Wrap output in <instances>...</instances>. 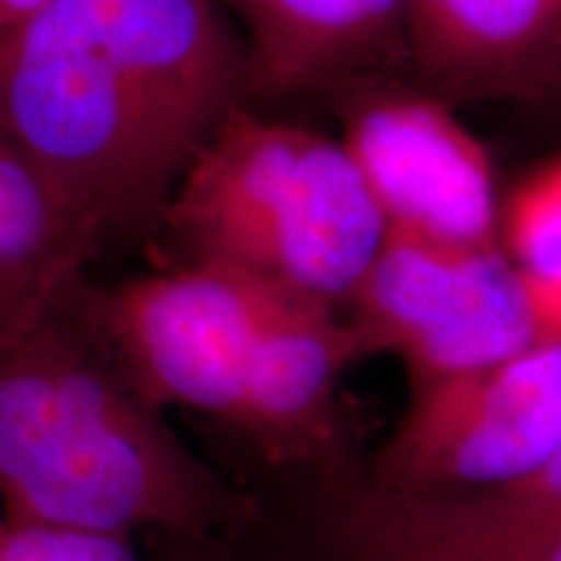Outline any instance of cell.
I'll list each match as a JSON object with an SVG mask.
<instances>
[{"label": "cell", "instance_id": "12", "mask_svg": "<svg viewBox=\"0 0 561 561\" xmlns=\"http://www.w3.org/2000/svg\"><path fill=\"white\" fill-rule=\"evenodd\" d=\"M94 261L37 167L0 128V307L16 331L50 318Z\"/></svg>", "mask_w": 561, "mask_h": 561}, {"label": "cell", "instance_id": "2", "mask_svg": "<svg viewBox=\"0 0 561 561\" xmlns=\"http://www.w3.org/2000/svg\"><path fill=\"white\" fill-rule=\"evenodd\" d=\"M159 411L102 339L83 280L50 318L0 343L5 523L125 538L208 525L219 489Z\"/></svg>", "mask_w": 561, "mask_h": 561}, {"label": "cell", "instance_id": "19", "mask_svg": "<svg viewBox=\"0 0 561 561\" xmlns=\"http://www.w3.org/2000/svg\"><path fill=\"white\" fill-rule=\"evenodd\" d=\"M553 96H561V83H559V89H557V91H553Z\"/></svg>", "mask_w": 561, "mask_h": 561}, {"label": "cell", "instance_id": "17", "mask_svg": "<svg viewBox=\"0 0 561 561\" xmlns=\"http://www.w3.org/2000/svg\"><path fill=\"white\" fill-rule=\"evenodd\" d=\"M19 335H21V333L16 331V325H13L9 314H5L3 307H0V343H5V341H13V339H19Z\"/></svg>", "mask_w": 561, "mask_h": 561}, {"label": "cell", "instance_id": "11", "mask_svg": "<svg viewBox=\"0 0 561 561\" xmlns=\"http://www.w3.org/2000/svg\"><path fill=\"white\" fill-rule=\"evenodd\" d=\"M359 356L341 310L278 289L252 346L234 424L273 445L320 439L343 369Z\"/></svg>", "mask_w": 561, "mask_h": 561}, {"label": "cell", "instance_id": "9", "mask_svg": "<svg viewBox=\"0 0 561 561\" xmlns=\"http://www.w3.org/2000/svg\"><path fill=\"white\" fill-rule=\"evenodd\" d=\"M409 53L434 96H553L561 0H411Z\"/></svg>", "mask_w": 561, "mask_h": 561}, {"label": "cell", "instance_id": "1", "mask_svg": "<svg viewBox=\"0 0 561 561\" xmlns=\"http://www.w3.org/2000/svg\"><path fill=\"white\" fill-rule=\"evenodd\" d=\"M244 91L248 45L221 0H45L0 34V128L96 257L161 229Z\"/></svg>", "mask_w": 561, "mask_h": 561}, {"label": "cell", "instance_id": "16", "mask_svg": "<svg viewBox=\"0 0 561 561\" xmlns=\"http://www.w3.org/2000/svg\"><path fill=\"white\" fill-rule=\"evenodd\" d=\"M45 0H0V34L30 19Z\"/></svg>", "mask_w": 561, "mask_h": 561}, {"label": "cell", "instance_id": "18", "mask_svg": "<svg viewBox=\"0 0 561 561\" xmlns=\"http://www.w3.org/2000/svg\"><path fill=\"white\" fill-rule=\"evenodd\" d=\"M3 530H5V517H3V512H0V536H3Z\"/></svg>", "mask_w": 561, "mask_h": 561}, {"label": "cell", "instance_id": "13", "mask_svg": "<svg viewBox=\"0 0 561 561\" xmlns=\"http://www.w3.org/2000/svg\"><path fill=\"white\" fill-rule=\"evenodd\" d=\"M500 244L520 273L543 341H561V161L517 185L500 208Z\"/></svg>", "mask_w": 561, "mask_h": 561}, {"label": "cell", "instance_id": "15", "mask_svg": "<svg viewBox=\"0 0 561 561\" xmlns=\"http://www.w3.org/2000/svg\"><path fill=\"white\" fill-rule=\"evenodd\" d=\"M515 486L517 489L541 491V494H557V496H561V453L549 462V466L543 468L541 473H536V476H533V479L523 481V483H515Z\"/></svg>", "mask_w": 561, "mask_h": 561}, {"label": "cell", "instance_id": "7", "mask_svg": "<svg viewBox=\"0 0 561 561\" xmlns=\"http://www.w3.org/2000/svg\"><path fill=\"white\" fill-rule=\"evenodd\" d=\"M341 144L388 231L455 248L500 242L491 157L450 102L411 89L367 91L351 102Z\"/></svg>", "mask_w": 561, "mask_h": 561}, {"label": "cell", "instance_id": "8", "mask_svg": "<svg viewBox=\"0 0 561 561\" xmlns=\"http://www.w3.org/2000/svg\"><path fill=\"white\" fill-rule=\"evenodd\" d=\"M346 538L362 561H561V496L380 489L348 512Z\"/></svg>", "mask_w": 561, "mask_h": 561}, {"label": "cell", "instance_id": "10", "mask_svg": "<svg viewBox=\"0 0 561 561\" xmlns=\"http://www.w3.org/2000/svg\"><path fill=\"white\" fill-rule=\"evenodd\" d=\"M244 26L250 91L335 87L409 50L411 0H221Z\"/></svg>", "mask_w": 561, "mask_h": 561}, {"label": "cell", "instance_id": "5", "mask_svg": "<svg viewBox=\"0 0 561 561\" xmlns=\"http://www.w3.org/2000/svg\"><path fill=\"white\" fill-rule=\"evenodd\" d=\"M276 291L229 265L185 261L123 280L117 289H89V310L153 405L234 424L252 346Z\"/></svg>", "mask_w": 561, "mask_h": 561}, {"label": "cell", "instance_id": "6", "mask_svg": "<svg viewBox=\"0 0 561 561\" xmlns=\"http://www.w3.org/2000/svg\"><path fill=\"white\" fill-rule=\"evenodd\" d=\"M561 453V341L413 390L380 455V489L479 494L541 473Z\"/></svg>", "mask_w": 561, "mask_h": 561}, {"label": "cell", "instance_id": "4", "mask_svg": "<svg viewBox=\"0 0 561 561\" xmlns=\"http://www.w3.org/2000/svg\"><path fill=\"white\" fill-rule=\"evenodd\" d=\"M346 310L364 354H396L413 390L543 341L520 273L500 242L455 248L385 231Z\"/></svg>", "mask_w": 561, "mask_h": 561}, {"label": "cell", "instance_id": "3", "mask_svg": "<svg viewBox=\"0 0 561 561\" xmlns=\"http://www.w3.org/2000/svg\"><path fill=\"white\" fill-rule=\"evenodd\" d=\"M161 231L187 261L346 310L388 229L341 140L242 104L182 174Z\"/></svg>", "mask_w": 561, "mask_h": 561}, {"label": "cell", "instance_id": "14", "mask_svg": "<svg viewBox=\"0 0 561 561\" xmlns=\"http://www.w3.org/2000/svg\"><path fill=\"white\" fill-rule=\"evenodd\" d=\"M0 561H138L125 536L5 523Z\"/></svg>", "mask_w": 561, "mask_h": 561}]
</instances>
